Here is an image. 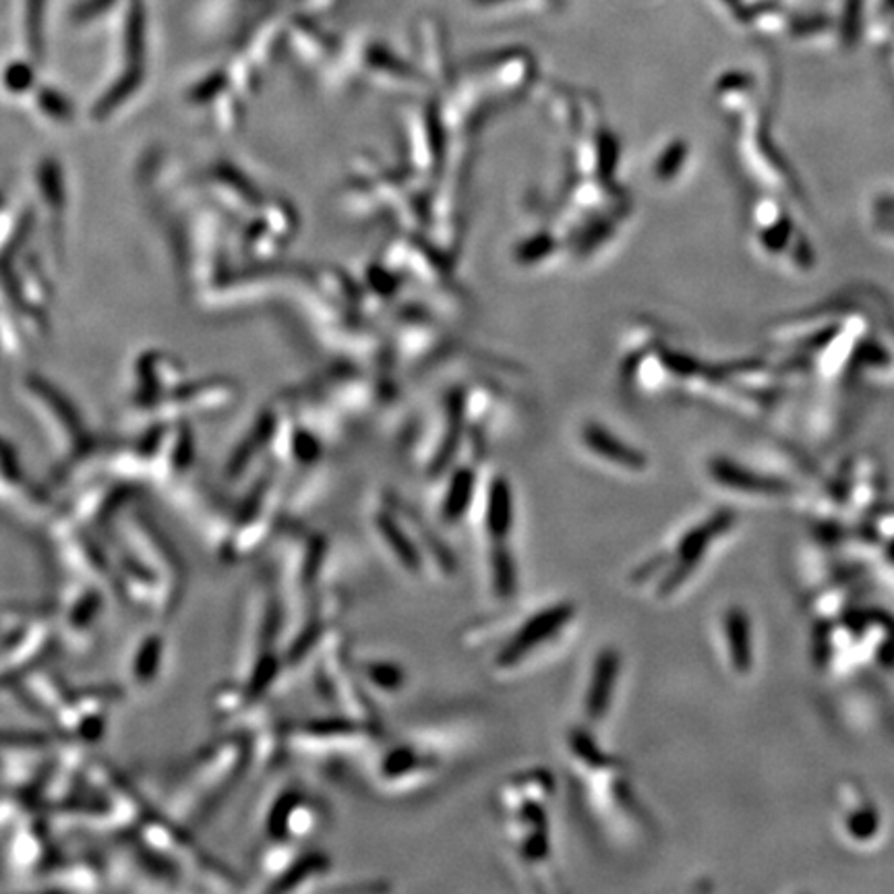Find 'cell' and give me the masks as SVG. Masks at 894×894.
I'll use <instances>...</instances> for the list:
<instances>
[{
    "label": "cell",
    "instance_id": "obj_4",
    "mask_svg": "<svg viewBox=\"0 0 894 894\" xmlns=\"http://www.w3.org/2000/svg\"><path fill=\"white\" fill-rule=\"evenodd\" d=\"M485 524H487L488 537L497 543H504L512 530L514 509H512V497L504 485H495L488 495Z\"/></svg>",
    "mask_w": 894,
    "mask_h": 894
},
{
    "label": "cell",
    "instance_id": "obj_5",
    "mask_svg": "<svg viewBox=\"0 0 894 894\" xmlns=\"http://www.w3.org/2000/svg\"><path fill=\"white\" fill-rule=\"evenodd\" d=\"M491 576H493L495 592H499V597L507 599L512 592H516L518 574H516V564L509 554L495 549L493 559H491Z\"/></svg>",
    "mask_w": 894,
    "mask_h": 894
},
{
    "label": "cell",
    "instance_id": "obj_2",
    "mask_svg": "<svg viewBox=\"0 0 894 894\" xmlns=\"http://www.w3.org/2000/svg\"><path fill=\"white\" fill-rule=\"evenodd\" d=\"M619 659L616 652H602L595 665L592 682L586 692V715L592 721H599L607 715L611 692L618 680Z\"/></svg>",
    "mask_w": 894,
    "mask_h": 894
},
{
    "label": "cell",
    "instance_id": "obj_8",
    "mask_svg": "<svg viewBox=\"0 0 894 894\" xmlns=\"http://www.w3.org/2000/svg\"><path fill=\"white\" fill-rule=\"evenodd\" d=\"M367 673H369V680L377 683L379 687H383V690L398 687L402 683L400 669L391 667V665H369Z\"/></svg>",
    "mask_w": 894,
    "mask_h": 894
},
{
    "label": "cell",
    "instance_id": "obj_1",
    "mask_svg": "<svg viewBox=\"0 0 894 894\" xmlns=\"http://www.w3.org/2000/svg\"><path fill=\"white\" fill-rule=\"evenodd\" d=\"M574 618L576 607L571 602H559L549 609L538 611L533 618L526 619L516 630V634L507 640V644L495 656V665L499 669L518 667L530 654L540 651L543 644L554 642Z\"/></svg>",
    "mask_w": 894,
    "mask_h": 894
},
{
    "label": "cell",
    "instance_id": "obj_7",
    "mask_svg": "<svg viewBox=\"0 0 894 894\" xmlns=\"http://www.w3.org/2000/svg\"><path fill=\"white\" fill-rule=\"evenodd\" d=\"M139 646H141V651L137 654V661H139V663L133 665V671H135L137 677H139V675L146 677L144 683H149L151 682V677H154V673L160 667V661H162V640H158V638H147L146 642H141Z\"/></svg>",
    "mask_w": 894,
    "mask_h": 894
},
{
    "label": "cell",
    "instance_id": "obj_6",
    "mask_svg": "<svg viewBox=\"0 0 894 894\" xmlns=\"http://www.w3.org/2000/svg\"><path fill=\"white\" fill-rule=\"evenodd\" d=\"M469 504H471V478H457L450 495L445 497L443 514H441L443 520L452 522V524L462 520L466 516Z\"/></svg>",
    "mask_w": 894,
    "mask_h": 894
},
{
    "label": "cell",
    "instance_id": "obj_3",
    "mask_svg": "<svg viewBox=\"0 0 894 894\" xmlns=\"http://www.w3.org/2000/svg\"><path fill=\"white\" fill-rule=\"evenodd\" d=\"M375 528H377L379 537L388 543L391 554L396 555V559L400 561L402 568L412 574H419L423 569V559H421L417 545L412 543V538L408 537L404 526L391 514H386V512L377 514Z\"/></svg>",
    "mask_w": 894,
    "mask_h": 894
}]
</instances>
